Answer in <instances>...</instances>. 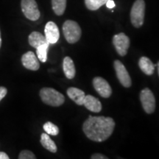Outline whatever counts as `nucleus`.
Segmentation results:
<instances>
[{
	"instance_id": "obj_1",
	"label": "nucleus",
	"mask_w": 159,
	"mask_h": 159,
	"mask_svg": "<svg viewBox=\"0 0 159 159\" xmlns=\"http://www.w3.org/2000/svg\"><path fill=\"white\" fill-rule=\"evenodd\" d=\"M115 122L111 117L89 116L83 125V130L88 138L96 142H102L111 136Z\"/></svg>"
},
{
	"instance_id": "obj_2",
	"label": "nucleus",
	"mask_w": 159,
	"mask_h": 159,
	"mask_svg": "<svg viewBox=\"0 0 159 159\" xmlns=\"http://www.w3.org/2000/svg\"><path fill=\"white\" fill-rule=\"evenodd\" d=\"M40 97L43 103L53 107L61 106L65 101V97L61 93L52 88L41 89Z\"/></svg>"
},
{
	"instance_id": "obj_3",
	"label": "nucleus",
	"mask_w": 159,
	"mask_h": 159,
	"mask_svg": "<svg viewBox=\"0 0 159 159\" xmlns=\"http://www.w3.org/2000/svg\"><path fill=\"white\" fill-rule=\"evenodd\" d=\"M63 33L66 40L69 43H75L79 41L82 34L80 25L76 21L67 20L63 25Z\"/></svg>"
},
{
	"instance_id": "obj_4",
	"label": "nucleus",
	"mask_w": 159,
	"mask_h": 159,
	"mask_svg": "<svg viewBox=\"0 0 159 159\" xmlns=\"http://www.w3.org/2000/svg\"><path fill=\"white\" fill-rule=\"evenodd\" d=\"M145 14V2L144 0H136L133 5L130 11V21L136 28L143 25Z\"/></svg>"
},
{
	"instance_id": "obj_5",
	"label": "nucleus",
	"mask_w": 159,
	"mask_h": 159,
	"mask_svg": "<svg viewBox=\"0 0 159 159\" xmlns=\"http://www.w3.org/2000/svg\"><path fill=\"white\" fill-rule=\"evenodd\" d=\"M21 7L24 15L31 21H37L40 18V13L35 0H21Z\"/></svg>"
},
{
	"instance_id": "obj_6",
	"label": "nucleus",
	"mask_w": 159,
	"mask_h": 159,
	"mask_svg": "<svg viewBox=\"0 0 159 159\" xmlns=\"http://www.w3.org/2000/svg\"><path fill=\"white\" fill-rule=\"evenodd\" d=\"M140 100L143 109L147 114H150L154 112L156 109V99L150 89L146 88L141 91Z\"/></svg>"
},
{
	"instance_id": "obj_7",
	"label": "nucleus",
	"mask_w": 159,
	"mask_h": 159,
	"mask_svg": "<svg viewBox=\"0 0 159 159\" xmlns=\"http://www.w3.org/2000/svg\"><path fill=\"white\" fill-rule=\"evenodd\" d=\"M113 43L117 53L121 56H125L128 53L130 47V39L125 33H120L113 37Z\"/></svg>"
},
{
	"instance_id": "obj_8",
	"label": "nucleus",
	"mask_w": 159,
	"mask_h": 159,
	"mask_svg": "<svg viewBox=\"0 0 159 159\" xmlns=\"http://www.w3.org/2000/svg\"><path fill=\"white\" fill-rule=\"evenodd\" d=\"M115 71L117 78L119 80L121 84L125 88H129L131 86L132 82H131V78L129 75L128 70H127L124 64L121 61L116 60L114 63Z\"/></svg>"
},
{
	"instance_id": "obj_9",
	"label": "nucleus",
	"mask_w": 159,
	"mask_h": 159,
	"mask_svg": "<svg viewBox=\"0 0 159 159\" xmlns=\"http://www.w3.org/2000/svg\"><path fill=\"white\" fill-rule=\"evenodd\" d=\"M93 85L97 92L104 98H108L112 94L111 85L104 78L101 77H96L93 80Z\"/></svg>"
},
{
	"instance_id": "obj_10",
	"label": "nucleus",
	"mask_w": 159,
	"mask_h": 159,
	"mask_svg": "<svg viewBox=\"0 0 159 159\" xmlns=\"http://www.w3.org/2000/svg\"><path fill=\"white\" fill-rule=\"evenodd\" d=\"M44 33L46 39L49 44H54L59 40L60 33L58 27L53 21H49L47 23L45 26Z\"/></svg>"
},
{
	"instance_id": "obj_11",
	"label": "nucleus",
	"mask_w": 159,
	"mask_h": 159,
	"mask_svg": "<svg viewBox=\"0 0 159 159\" xmlns=\"http://www.w3.org/2000/svg\"><path fill=\"white\" fill-rule=\"evenodd\" d=\"M21 63L26 69L32 71L39 70L40 67L39 58L37 56H35V53L32 51L27 52L22 55Z\"/></svg>"
},
{
	"instance_id": "obj_12",
	"label": "nucleus",
	"mask_w": 159,
	"mask_h": 159,
	"mask_svg": "<svg viewBox=\"0 0 159 159\" xmlns=\"http://www.w3.org/2000/svg\"><path fill=\"white\" fill-rule=\"evenodd\" d=\"M83 105L91 112L99 113L102 110V104L99 99L91 95H87L85 97Z\"/></svg>"
},
{
	"instance_id": "obj_13",
	"label": "nucleus",
	"mask_w": 159,
	"mask_h": 159,
	"mask_svg": "<svg viewBox=\"0 0 159 159\" xmlns=\"http://www.w3.org/2000/svg\"><path fill=\"white\" fill-rule=\"evenodd\" d=\"M67 95L78 105H83L85 94L84 91L75 87H71L67 89Z\"/></svg>"
},
{
	"instance_id": "obj_14",
	"label": "nucleus",
	"mask_w": 159,
	"mask_h": 159,
	"mask_svg": "<svg viewBox=\"0 0 159 159\" xmlns=\"http://www.w3.org/2000/svg\"><path fill=\"white\" fill-rule=\"evenodd\" d=\"M157 65L154 64L151 61L150 58L148 57L143 56L139 59V66L143 72L147 75H152L153 74L155 71V67Z\"/></svg>"
},
{
	"instance_id": "obj_15",
	"label": "nucleus",
	"mask_w": 159,
	"mask_h": 159,
	"mask_svg": "<svg viewBox=\"0 0 159 159\" xmlns=\"http://www.w3.org/2000/svg\"><path fill=\"white\" fill-rule=\"evenodd\" d=\"M63 69L66 77L71 80L73 79L76 74V69H75V63L72 59L70 57H65L63 62Z\"/></svg>"
},
{
	"instance_id": "obj_16",
	"label": "nucleus",
	"mask_w": 159,
	"mask_h": 159,
	"mask_svg": "<svg viewBox=\"0 0 159 159\" xmlns=\"http://www.w3.org/2000/svg\"><path fill=\"white\" fill-rule=\"evenodd\" d=\"M28 41L31 47H34L35 49H36L37 47H39V46L48 43L45 35H43L41 34V33L36 31L31 33V34L29 35Z\"/></svg>"
},
{
	"instance_id": "obj_17",
	"label": "nucleus",
	"mask_w": 159,
	"mask_h": 159,
	"mask_svg": "<svg viewBox=\"0 0 159 159\" xmlns=\"http://www.w3.org/2000/svg\"><path fill=\"white\" fill-rule=\"evenodd\" d=\"M41 144L45 149L50 151L52 152H57V146L54 142V141L52 140V139L49 136V134L47 133H43L41 136Z\"/></svg>"
},
{
	"instance_id": "obj_18",
	"label": "nucleus",
	"mask_w": 159,
	"mask_h": 159,
	"mask_svg": "<svg viewBox=\"0 0 159 159\" xmlns=\"http://www.w3.org/2000/svg\"><path fill=\"white\" fill-rule=\"evenodd\" d=\"M53 11L57 16H62L66 7V0H52Z\"/></svg>"
},
{
	"instance_id": "obj_19",
	"label": "nucleus",
	"mask_w": 159,
	"mask_h": 159,
	"mask_svg": "<svg viewBox=\"0 0 159 159\" xmlns=\"http://www.w3.org/2000/svg\"><path fill=\"white\" fill-rule=\"evenodd\" d=\"M49 43H45V44L39 46L36 48V54L37 57L40 61L45 63L47 60V51L49 48Z\"/></svg>"
},
{
	"instance_id": "obj_20",
	"label": "nucleus",
	"mask_w": 159,
	"mask_h": 159,
	"mask_svg": "<svg viewBox=\"0 0 159 159\" xmlns=\"http://www.w3.org/2000/svg\"><path fill=\"white\" fill-rule=\"evenodd\" d=\"M107 2L108 0H85V5L90 11H97Z\"/></svg>"
},
{
	"instance_id": "obj_21",
	"label": "nucleus",
	"mask_w": 159,
	"mask_h": 159,
	"mask_svg": "<svg viewBox=\"0 0 159 159\" xmlns=\"http://www.w3.org/2000/svg\"><path fill=\"white\" fill-rule=\"evenodd\" d=\"M43 128L47 134L52 135V136H57L59 134L58 127L51 122H46L43 125Z\"/></svg>"
},
{
	"instance_id": "obj_22",
	"label": "nucleus",
	"mask_w": 159,
	"mask_h": 159,
	"mask_svg": "<svg viewBox=\"0 0 159 159\" xmlns=\"http://www.w3.org/2000/svg\"><path fill=\"white\" fill-rule=\"evenodd\" d=\"M19 159H35L36 157L34 155V153L31 152L30 150H22L19 153Z\"/></svg>"
},
{
	"instance_id": "obj_23",
	"label": "nucleus",
	"mask_w": 159,
	"mask_h": 159,
	"mask_svg": "<svg viewBox=\"0 0 159 159\" xmlns=\"http://www.w3.org/2000/svg\"><path fill=\"white\" fill-rule=\"evenodd\" d=\"M91 159H108V158L101 153H94L91 156Z\"/></svg>"
},
{
	"instance_id": "obj_24",
	"label": "nucleus",
	"mask_w": 159,
	"mask_h": 159,
	"mask_svg": "<svg viewBox=\"0 0 159 159\" xmlns=\"http://www.w3.org/2000/svg\"><path fill=\"white\" fill-rule=\"evenodd\" d=\"M7 93V89L3 86H0V101H1L2 99L6 96Z\"/></svg>"
},
{
	"instance_id": "obj_25",
	"label": "nucleus",
	"mask_w": 159,
	"mask_h": 159,
	"mask_svg": "<svg viewBox=\"0 0 159 159\" xmlns=\"http://www.w3.org/2000/svg\"><path fill=\"white\" fill-rule=\"evenodd\" d=\"M105 5H106L107 7L109 9H112L115 7V3L113 0H108V2L105 3Z\"/></svg>"
},
{
	"instance_id": "obj_26",
	"label": "nucleus",
	"mask_w": 159,
	"mask_h": 159,
	"mask_svg": "<svg viewBox=\"0 0 159 159\" xmlns=\"http://www.w3.org/2000/svg\"><path fill=\"white\" fill-rule=\"evenodd\" d=\"M0 159H9V156L5 152H0Z\"/></svg>"
},
{
	"instance_id": "obj_27",
	"label": "nucleus",
	"mask_w": 159,
	"mask_h": 159,
	"mask_svg": "<svg viewBox=\"0 0 159 159\" xmlns=\"http://www.w3.org/2000/svg\"><path fill=\"white\" fill-rule=\"evenodd\" d=\"M2 46V38H1V32H0V48Z\"/></svg>"
},
{
	"instance_id": "obj_28",
	"label": "nucleus",
	"mask_w": 159,
	"mask_h": 159,
	"mask_svg": "<svg viewBox=\"0 0 159 159\" xmlns=\"http://www.w3.org/2000/svg\"><path fill=\"white\" fill-rule=\"evenodd\" d=\"M157 66H158V75H159V61H158V64H157Z\"/></svg>"
}]
</instances>
